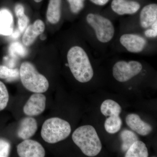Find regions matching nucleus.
<instances>
[{"label": "nucleus", "instance_id": "1", "mask_svg": "<svg viewBox=\"0 0 157 157\" xmlns=\"http://www.w3.org/2000/svg\"><path fill=\"white\" fill-rule=\"evenodd\" d=\"M68 67L74 78L79 82L90 81L94 76V70L87 53L80 46L72 47L68 51Z\"/></svg>", "mask_w": 157, "mask_h": 157}, {"label": "nucleus", "instance_id": "2", "mask_svg": "<svg viewBox=\"0 0 157 157\" xmlns=\"http://www.w3.org/2000/svg\"><path fill=\"white\" fill-rule=\"evenodd\" d=\"M72 139L82 152L87 156H96L102 149L101 140L95 129L92 126H82L76 129L72 135Z\"/></svg>", "mask_w": 157, "mask_h": 157}, {"label": "nucleus", "instance_id": "3", "mask_svg": "<svg viewBox=\"0 0 157 157\" xmlns=\"http://www.w3.org/2000/svg\"><path fill=\"white\" fill-rule=\"evenodd\" d=\"M20 77L26 89L35 93H45L49 87V82L45 76L37 71L32 63L25 62L21 65Z\"/></svg>", "mask_w": 157, "mask_h": 157}, {"label": "nucleus", "instance_id": "4", "mask_svg": "<svg viewBox=\"0 0 157 157\" xmlns=\"http://www.w3.org/2000/svg\"><path fill=\"white\" fill-rule=\"evenodd\" d=\"M71 132V126L67 121L60 118L52 117L44 122L41 134L45 142L55 144L65 140Z\"/></svg>", "mask_w": 157, "mask_h": 157}, {"label": "nucleus", "instance_id": "5", "mask_svg": "<svg viewBox=\"0 0 157 157\" xmlns=\"http://www.w3.org/2000/svg\"><path fill=\"white\" fill-rule=\"evenodd\" d=\"M86 19L88 24L95 32L98 41L107 43L112 40L115 30L113 24L109 19L94 13L88 14Z\"/></svg>", "mask_w": 157, "mask_h": 157}, {"label": "nucleus", "instance_id": "6", "mask_svg": "<svg viewBox=\"0 0 157 157\" xmlns=\"http://www.w3.org/2000/svg\"><path fill=\"white\" fill-rule=\"evenodd\" d=\"M142 69V65L139 62L120 61L117 62L113 66V75L117 81L125 82L138 75Z\"/></svg>", "mask_w": 157, "mask_h": 157}, {"label": "nucleus", "instance_id": "7", "mask_svg": "<svg viewBox=\"0 0 157 157\" xmlns=\"http://www.w3.org/2000/svg\"><path fill=\"white\" fill-rule=\"evenodd\" d=\"M17 152L21 157H44V147L38 141L28 139L24 140L17 146Z\"/></svg>", "mask_w": 157, "mask_h": 157}, {"label": "nucleus", "instance_id": "8", "mask_svg": "<svg viewBox=\"0 0 157 157\" xmlns=\"http://www.w3.org/2000/svg\"><path fill=\"white\" fill-rule=\"evenodd\" d=\"M46 101V97L42 93L33 94L23 107L24 113L29 116L39 115L45 110Z\"/></svg>", "mask_w": 157, "mask_h": 157}, {"label": "nucleus", "instance_id": "9", "mask_svg": "<svg viewBox=\"0 0 157 157\" xmlns=\"http://www.w3.org/2000/svg\"><path fill=\"white\" fill-rule=\"evenodd\" d=\"M120 42L127 51L132 53H139L143 50L147 41L143 37L134 34L122 35Z\"/></svg>", "mask_w": 157, "mask_h": 157}, {"label": "nucleus", "instance_id": "10", "mask_svg": "<svg viewBox=\"0 0 157 157\" xmlns=\"http://www.w3.org/2000/svg\"><path fill=\"white\" fill-rule=\"evenodd\" d=\"M111 6L113 11L120 15L135 14L140 7L137 2L129 0H113Z\"/></svg>", "mask_w": 157, "mask_h": 157}, {"label": "nucleus", "instance_id": "11", "mask_svg": "<svg viewBox=\"0 0 157 157\" xmlns=\"http://www.w3.org/2000/svg\"><path fill=\"white\" fill-rule=\"evenodd\" d=\"M126 122L133 131L142 136L148 135L152 131V127L151 125L144 121L139 116L135 113L127 116Z\"/></svg>", "mask_w": 157, "mask_h": 157}, {"label": "nucleus", "instance_id": "12", "mask_svg": "<svg viewBox=\"0 0 157 157\" xmlns=\"http://www.w3.org/2000/svg\"><path fill=\"white\" fill-rule=\"evenodd\" d=\"M45 29L44 23L41 20H37L33 24L31 25L26 29L22 38V42L26 46L32 45L37 37L43 33Z\"/></svg>", "mask_w": 157, "mask_h": 157}, {"label": "nucleus", "instance_id": "13", "mask_svg": "<svg viewBox=\"0 0 157 157\" xmlns=\"http://www.w3.org/2000/svg\"><path fill=\"white\" fill-rule=\"evenodd\" d=\"M38 129L37 121L31 116L24 118L20 123L17 135L23 140L29 139L36 132Z\"/></svg>", "mask_w": 157, "mask_h": 157}, {"label": "nucleus", "instance_id": "14", "mask_svg": "<svg viewBox=\"0 0 157 157\" xmlns=\"http://www.w3.org/2000/svg\"><path fill=\"white\" fill-rule=\"evenodd\" d=\"M157 20V4H149L144 6L140 11V25L143 28L149 27Z\"/></svg>", "mask_w": 157, "mask_h": 157}, {"label": "nucleus", "instance_id": "15", "mask_svg": "<svg viewBox=\"0 0 157 157\" xmlns=\"http://www.w3.org/2000/svg\"><path fill=\"white\" fill-rule=\"evenodd\" d=\"M13 16L10 11L6 9L0 11V34L11 36L13 33Z\"/></svg>", "mask_w": 157, "mask_h": 157}, {"label": "nucleus", "instance_id": "16", "mask_svg": "<svg viewBox=\"0 0 157 157\" xmlns=\"http://www.w3.org/2000/svg\"><path fill=\"white\" fill-rule=\"evenodd\" d=\"M62 0H49L46 17L48 22L52 24L57 23L60 19Z\"/></svg>", "mask_w": 157, "mask_h": 157}, {"label": "nucleus", "instance_id": "17", "mask_svg": "<svg viewBox=\"0 0 157 157\" xmlns=\"http://www.w3.org/2000/svg\"><path fill=\"white\" fill-rule=\"evenodd\" d=\"M148 150L145 144L140 140L135 141L127 151L125 157H147Z\"/></svg>", "mask_w": 157, "mask_h": 157}, {"label": "nucleus", "instance_id": "18", "mask_svg": "<svg viewBox=\"0 0 157 157\" xmlns=\"http://www.w3.org/2000/svg\"><path fill=\"white\" fill-rule=\"evenodd\" d=\"M121 110L120 105L110 99L105 100L101 105V112L105 117L119 116Z\"/></svg>", "mask_w": 157, "mask_h": 157}, {"label": "nucleus", "instance_id": "19", "mask_svg": "<svg viewBox=\"0 0 157 157\" xmlns=\"http://www.w3.org/2000/svg\"><path fill=\"white\" fill-rule=\"evenodd\" d=\"M122 121L119 116H113L107 117L104 123L106 132L110 134L117 133L120 130Z\"/></svg>", "mask_w": 157, "mask_h": 157}, {"label": "nucleus", "instance_id": "20", "mask_svg": "<svg viewBox=\"0 0 157 157\" xmlns=\"http://www.w3.org/2000/svg\"><path fill=\"white\" fill-rule=\"evenodd\" d=\"M120 137L122 141L121 148L123 152H126L135 141L138 140V137L136 134L132 131L126 129L121 132Z\"/></svg>", "mask_w": 157, "mask_h": 157}, {"label": "nucleus", "instance_id": "21", "mask_svg": "<svg viewBox=\"0 0 157 157\" xmlns=\"http://www.w3.org/2000/svg\"><path fill=\"white\" fill-rule=\"evenodd\" d=\"M19 77V70L18 69L0 66V78L6 79L8 82H12L17 80Z\"/></svg>", "mask_w": 157, "mask_h": 157}, {"label": "nucleus", "instance_id": "22", "mask_svg": "<svg viewBox=\"0 0 157 157\" xmlns=\"http://www.w3.org/2000/svg\"><path fill=\"white\" fill-rule=\"evenodd\" d=\"M9 52L11 56H25L27 54V50L25 47L18 42H13L9 46Z\"/></svg>", "mask_w": 157, "mask_h": 157}, {"label": "nucleus", "instance_id": "23", "mask_svg": "<svg viewBox=\"0 0 157 157\" xmlns=\"http://www.w3.org/2000/svg\"><path fill=\"white\" fill-rule=\"evenodd\" d=\"M9 101V94L5 84L0 81V111L5 109Z\"/></svg>", "mask_w": 157, "mask_h": 157}, {"label": "nucleus", "instance_id": "24", "mask_svg": "<svg viewBox=\"0 0 157 157\" xmlns=\"http://www.w3.org/2000/svg\"><path fill=\"white\" fill-rule=\"evenodd\" d=\"M85 0H67L71 11L73 13H78L84 7Z\"/></svg>", "mask_w": 157, "mask_h": 157}, {"label": "nucleus", "instance_id": "25", "mask_svg": "<svg viewBox=\"0 0 157 157\" xmlns=\"http://www.w3.org/2000/svg\"><path fill=\"white\" fill-rule=\"evenodd\" d=\"M11 149V145L9 141L0 139V157L9 156Z\"/></svg>", "mask_w": 157, "mask_h": 157}, {"label": "nucleus", "instance_id": "26", "mask_svg": "<svg viewBox=\"0 0 157 157\" xmlns=\"http://www.w3.org/2000/svg\"><path fill=\"white\" fill-rule=\"evenodd\" d=\"M17 17H18V30L21 33H22L27 27L29 20L28 17L25 14V13Z\"/></svg>", "mask_w": 157, "mask_h": 157}, {"label": "nucleus", "instance_id": "27", "mask_svg": "<svg viewBox=\"0 0 157 157\" xmlns=\"http://www.w3.org/2000/svg\"><path fill=\"white\" fill-rule=\"evenodd\" d=\"M14 11H15V14H16L17 17L25 13L24 8L23 6L21 4H17L15 6Z\"/></svg>", "mask_w": 157, "mask_h": 157}, {"label": "nucleus", "instance_id": "28", "mask_svg": "<svg viewBox=\"0 0 157 157\" xmlns=\"http://www.w3.org/2000/svg\"><path fill=\"white\" fill-rule=\"evenodd\" d=\"M145 36L149 38H155L157 36V31L153 29L146 30L144 33Z\"/></svg>", "mask_w": 157, "mask_h": 157}, {"label": "nucleus", "instance_id": "29", "mask_svg": "<svg viewBox=\"0 0 157 157\" xmlns=\"http://www.w3.org/2000/svg\"><path fill=\"white\" fill-rule=\"evenodd\" d=\"M109 0H90L91 2L96 5L103 6L106 5Z\"/></svg>", "mask_w": 157, "mask_h": 157}, {"label": "nucleus", "instance_id": "30", "mask_svg": "<svg viewBox=\"0 0 157 157\" xmlns=\"http://www.w3.org/2000/svg\"><path fill=\"white\" fill-rule=\"evenodd\" d=\"M20 32L19 30H16L14 33H12L11 36L12 38H14V39H16V38H18L19 36L20 35Z\"/></svg>", "mask_w": 157, "mask_h": 157}, {"label": "nucleus", "instance_id": "31", "mask_svg": "<svg viewBox=\"0 0 157 157\" xmlns=\"http://www.w3.org/2000/svg\"><path fill=\"white\" fill-rule=\"evenodd\" d=\"M152 29L155 30L157 31V21H155L153 24L151 25Z\"/></svg>", "mask_w": 157, "mask_h": 157}, {"label": "nucleus", "instance_id": "32", "mask_svg": "<svg viewBox=\"0 0 157 157\" xmlns=\"http://www.w3.org/2000/svg\"><path fill=\"white\" fill-rule=\"evenodd\" d=\"M34 1H35V2H36L39 3L41 2V1H42V0H34Z\"/></svg>", "mask_w": 157, "mask_h": 157}]
</instances>
